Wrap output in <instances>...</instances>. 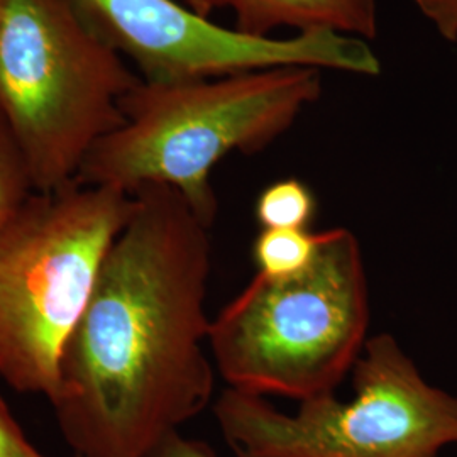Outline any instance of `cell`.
<instances>
[{"instance_id":"10","label":"cell","mask_w":457,"mask_h":457,"mask_svg":"<svg viewBox=\"0 0 457 457\" xmlns=\"http://www.w3.org/2000/svg\"><path fill=\"white\" fill-rule=\"evenodd\" d=\"M315 213V194L298 179H283L268 185L254 204V217L262 228H309Z\"/></svg>"},{"instance_id":"2","label":"cell","mask_w":457,"mask_h":457,"mask_svg":"<svg viewBox=\"0 0 457 457\" xmlns=\"http://www.w3.org/2000/svg\"><path fill=\"white\" fill-rule=\"evenodd\" d=\"M320 92V70L303 65L180 82L141 79L120 100L124 122L98 139L75 180L126 194L168 185L212 228L219 212L213 168L230 153L271 146Z\"/></svg>"},{"instance_id":"5","label":"cell","mask_w":457,"mask_h":457,"mask_svg":"<svg viewBox=\"0 0 457 457\" xmlns=\"http://www.w3.org/2000/svg\"><path fill=\"white\" fill-rule=\"evenodd\" d=\"M136 77L75 0H0V114L16 134L36 192L75 181L124 117Z\"/></svg>"},{"instance_id":"4","label":"cell","mask_w":457,"mask_h":457,"mask_svg":"<svg viewBox=\"0 0 457 457\" xmlns=\"http://www.w3.org/2000/svg\"><path fill=\"white\" fill-rule=\"evenodd\" d=\"M132 194L71 181L34 192L0 228V378L19 393L60 395L62 351Z\"/></svg>"},{"instance_id":"14","label":"cell","mask_w":457,"mask_h":457,"mask_svg":"<svg viewBox=\"0 0 457 457\" xmlns=\"http://www.w3.org/2000/svg\"><path fill=\"white\" fill-rule=\"evenodd\" d=\"M146 457H217L207 442L188 439L180 432L170 434Z\"/></svg>"},{"instance_id":"11","label":"cell","mask_w":457,"mask_h":457,"mask_svg":"<svg viewBox=\"0 0 457 457\" xmlns=\"http://www.w3.org/2000/svg\"><path fill=\"white\" fill-rule=\"evenodd\" d=\"M36 192L33 175L16 134L0 114V228Z\"/></svg>"},{"instance_id":"6","label":"cell","mask_w":457,"mask_h":457,"mask_svg":"<svg viewBox=\"0 0 457 457\" xmlns=\"http://www.w3.org/2000/svg\"><path fill=\"white\" fill-rule=\"evenodd\" d=\"M351 376V400L326 393L294 413L226 388L213 419L236 457H441L457 445V395L430 385L392 334L370 336Z\"/></svg>"},{"instance_id":"1","label":"cell","mask_w":457,"mask_h":457,"mask_svg":"<svg viewBox=\"0 0 457 457\" xmlns=\"http://www.w3.org/2000/svg\"><path fill=\"white\" fill-rule=\"evenodd\" d=\"M109 247L60 360L51 403L75 457H146L211 405V228L149 183Z\"/></svg>"},{"instance_id":"13","label":"cell","mask_w":457,"mask_h":457,"mask_svg":"<svg viewBox=\"0 0 457 457\" xmlns=\"http://www.w3.org/2000/svg\"><path fill=\"white\" fill-rule=\"evenodd\" d=\"M420 14L447 41H457V0H413Z\"/></svg>"},{"instance_id":"3","label":"cell","mask_w":457,"mask_h":457,"mask_svg":"<svg viewBox=\"0 0 457 457\" xmlns=\"http://www.w3.org/2000/svg\"><path fill=\"white\" fill-rule=\"evenodd\" d=\"M371 296L360 239L327 228L311 266L256 273L211 322L209 353L228 388L305 402L336 393L370 339Z\"/></svg>"},{"instance_id":"9","label":"cell","mask_w":457,"mask_h":457,"mask_svg":"<svg viewBox=\"0 0 457 457\" xmlns=\"http://www.w3.org/2000/svg\"><path fill=\"white\" fill-rule=\"evenodd\" d=\"M326 230L262 228L253 243V262L266 278H288L305 271L319 254Z\"/></svg>"},{"instance_id":"7","label":"cell","mask_w":457,"mask_h":457,"mask_svg":"<svg viewBox=\"0 0 457 457\" xmlns=\"http://www.w3.org/2000/svg\"><path fill=\"white\" fill-rule=\"evenodd\" d=\"M112 48L146 82L211 79L273 66L303 65L378 77L368 41L336 33L251 37L196 16L177 0H75Z\"/></svg>"},{"instance_id":"12","label":"cell","mask_w":457,"mask_h":457,"mask_svg":"<svg viewBox=\"0 0 457 457\" xmlns=\"http://www.w3.org/2000/svg\"><path fill=\"white\" fill-rule=\"evenodd\" d=\"M0 457H46L41 454L21 425L17 424L14 415L7 407L5 400L0 396Z\"/></svg>"},{"instance_id":"8","label":"cell","mask_w":457,"mask_h":457,"mask_svg":"<svg viewBox=\"0 0 457 457\" xmlns=\"http://www.w3.org/2000/svg\"><path fill=\"white\" fill-rule=\"evenodd\" d=\"M209 19L228 9L234 29L251 37H271L281 28L302 33H336L362 41L378 36V0H177Z\"/></svg>"}]
</instances>
